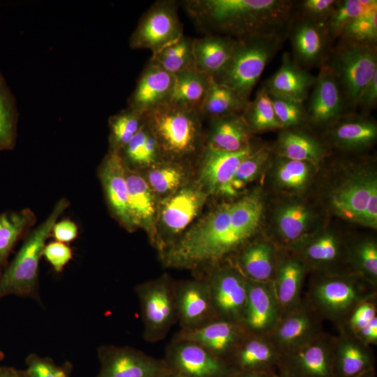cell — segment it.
Returning a JSON list of instances; mask_svg holds the SVG:
<instances>
[{"mask_svg": "<svg viewBox=\"0 0 377 377\" xmlns=\"http://www.w3.org/2000/svg\"><path fill=\"white\" fill-rule=\"evenodd\" d=\"M290 0H186L181 4L199 31L239 40L287 33Z\"/></svg>", "mask_w": 377, "mask_h": 377, "instance_id": "cell-1", "label": "cell"}, {"mask_svg": "<svg viewBox=\"0 0 377 377\" xmlns=\"http://www.w3.org/2000/svg\"><path fill=\"white\" fill-rule=\"evenodd\" d=\"M375 296L377 285L356 273H312L303 299L323 320L339 330L359 304Z\"/></svg>", "mask_w": 377, "mask_h": 377, "instance_id": "cell-2", "label": "cell"}, {"mask_svg": "<svg viewBox=\"0 0 377 377\" xmlns=\"http://www.w3.org/2000/svg\"><path fill=\"white\" fill-rule=\"evenodd\" d=\"M155 136L163 161L179 162L205 146L200 112L171 103L144 116Z\"/></svg>", "mask_w": 377, "mask_h": 377, "instance_id": "cell-3", "label": "cell"}, {"mask_svg": "<svg viewBox=\"0 0 377 377\" xmlns=\"http://www.w3.org/2000/svg\"><path fill=\"white\" fill-rule=\"evenodd\" d=\"M69 206L66 198L59 200L45 220L24 237L20 250L0 276V300L14 295L39 300V263L43 249L53 226Z\"/></svg>", "mask_w": 377, "mask_h": 377, "instance_id": "cell-4", "label": "cell"}, {"mask_svg": "<svg viewBox=\"0 0 377 377\" xmlns=\"http://www.w3.org/2000/svg\"><path fill=\"white\" fill-rule=\"evenodd\" d=\"M287 33L236 40L232 53L212 80L230 87L247 100L267 64L281 48Z\"/></svg>", "mask_w": 377, "mask_h": 377, "instance_id": "cell-5", "label": "cell"}, {"mask_svg": "<svg viewBox=\"0 0 377 377\" xmlns=\"http://www.w3.org/2000/svg\"><path fill=\"white\" fill-rule=\"evenodd\" d=\"M326 63L341 90L346 114L353 112L362 90L377 73V45L339 40Z\"/></svg>", "mask_w": 377, "mask_h": 377, "instance_id": "cell-6", "label": "cell"}, {"mask_svg": "<svg viewBox=\"0 0 377 377\" xmlns=\"http://www.w3.org/2000/svg\"><path fill=\"white\" fill-rule=\"evenodd\" d=\"M134 290L140 302L144 339L149 343L162 341L177 321L175 281L164 274L138 284Z\"/></svg>", "mask_w": 377, "mask_h": 377, "instance_id": "cell-7", "label": "cell"}, {"mask_svg": "<svg viewBox=\"0 0 377 377\" xmlns=\"http://www.w3.org/2000/svg\"><path fill=\"white\" fill-rule=\"evenodd\" d=\"M178 5L174 0L155 1L142 14L132 33L131 48L149 50L154 54L182 37L184 28Z\"/></svg>", "mask_w": 377, "mask_h": 377, "instance_id": "cell-8", "label": "cell"}, {"mask_svg": "<svg viewBox=\"0 0 377 377\" xmlns=\"http://www.w3.org/2000/svg\"><path fill=\"white\" fill-rule=\"evenodd\" d=\"M207 281L219 319L242 323L247 301L246 279L230 262L209 267Z\"/></svg>", "mask_w": 377, "mask_h": 377, "instance_id": "cell-9", "label": "cell"}, {"mask_svg": "<svg viewBox=\"0 0 377 377\" xmlns=\"http://www.w3.org/2000/svg\"><path fill=\"white\" fill-rule=\"evenodd\" d=\"M348 244L334 232L324 231L306 236L289 249L302 259L312 273L343 274L354 273L349 260Z\"/></svg>", "mask_w": 377, "mask_h": 377, "instance_id": "cell-10", "label": "cell"}, {"mask_svg": "<svg viewBox=\"0 0 377 377\" xmlns=\"http://www.w3.org/2000/svg\"><path fill=\"white\" fill-rule=\"evenodd\" d=\"M170 371L181 377H235L238 373L200 345L172 339L163 357Z\"/></svg>", "mask_w": 377, "mask_h": 377, "instance_id": "cell-11", "label": "cell"}, {"mask_svg": "<svg viewBox=\"0 0 377 377\" xmlns=\"http://www.w3.org/2000/svg\"><path fill=\"white\" fill-rule=\"evenodd\" d=\"M97 357L100 369L96 377H159L170 372L163 358L131 346L102 345Z\"/></svg>", "mask_w": 377, "mask_h": 377, "instance_id": "cell-12", "label": "cell"}, {"mask_svg": "<svg viewBox=\"0 0 377 377\" xmlns=\"http://www.w3.org/2000/svg\"><path fill=\"white\" fill-rule=\"evenodd\" d=\"M334 344L335 337L325 332L304 346L282 353L277 371L289 377H336Z\"/></svg>", "mask_w": 377, "mask_h": 377, "instance_id": "cell-13", "label": "cell"}, {"mask_svg": "<svg viewBox=\"0 0 377 377\" xmlns=\"http://www.w3.org/2000/svg\"><path fill=\"white\" fill-rule=\"evenodd\" d=\"M177 320L181 330L193 331L219 319L205 278L175 281Z\"/></svg>", "mask_w": 377, "mask_h": 377, "instance_id": "cell-14", "label": "cell"}, {"mask_svg": "<svg viewBox=\"0 0 377 377\" xmlns=\"http://www.w3.org/2000/svg\"><path fill=\"white\" fill-rule=\"evenodd\" d=\"M287 36L291 42L293 59L303 69L320 67L327 61L332 40L324 23L293 13Z\"/></svg>", "mask_w": 377, "mask_h": 377, "instance_id": "cell-15", "label": "cell"}, {"mask_svg": "<svg viewBox=\"0 0 377 377\" xmlns=\"http://www.w3.org/2000/svg\"><path fill=\"white\" fill-rule=\"evenodd\" d=\"M323 321L302 297L296 307L281 316L269 336L281 354L290 353L325 332Z\"/></svg>", "mask_w": 377, "mask_h": 377, "instance_id": "cell-16", "label": "cell"}, {"mask_svg": "<svg viewBox=\"0 0 377 377\" xmlns=\"http://www.w3.org/2000/svg\"><path fill=\"white\" fill-rule=\"evenodd\" d=\"M308 122L319 126L331 128L346 114L343 96L337 78L327 64L320 66L315 84L305 107Z\"/></svg>", "mask_w": 377, "mask_h": 377, "instance_id": "cell-17", "label": "cell"}, {"mask_svg": "<svg viewBox=\"0 0 377 377\" xmlns=\"http://www.w3.org/2000/svg\"><path fill=\"white\" fill-rule=\"evenodd\" d=\"M98 174L111 214L127 230L133 231L136 226L128 205L125 165L119 154L108 151Z\"/></svg>", "mask_w": 377, "mask_h": 377, "instance_id": "cell-18", "label": "cell"}, {"mask_svg": "<svg viewBox=\"0 0 377 377\" xmlns=\"http://www.w3.org/2000/svg\"><path fill=\"white\" fill-rule=\"evenodd\" d=\"M207 195L199 185H189L165 198L159 213L163 230L168 237L164 250L171 244L172 237L182 232L198 214Z\"/></svg>", "mask_w": 377, "mask_h": 377, "instance_id": "cell-19", "label": "cell"}, {"mask_svg": "<svg viewBox=\"0 0 377 377\" xmlns=\"http://www.w3.org/2000/svg\"><path fill=\"white\" fill-rule=\"evenodd\" d=\"M247 301L242 324L253 334L269 335L282 316L272 282L246 279Z\"/></svg>", "mask_w": 377, "mask_h": 377, "instance_id": "cell-20", "label": "cell"}, {"mask_svg": "<svg viewBox=\"0 0 377 377\" xmlns=\"http://www.w3.org/2000/svg\"><path fill=\"white\" fill-rule=\"evenodd\" d=\"M174 84L175 75L149 59L128 98V107L145 116L170 102Z\"/></svg>", "mask_w": 377, "mask_h": 377, "instance_id": "cell-21", "label": "cell"}, {"mask_svg": "<svg viewBox=\"0 0 377 377\" xmlns=\"http://www.w3.org/2000/svg\"><path fill=\"white\" fill-rule=\"evenodd\" d=\"M249 334L240 323L218 319L195 330H180L172 339L196 343L216 357L228 362Z\"/></svg>", "mask_w": 377, "mask_h": 377, "instance_id": "cell-22", "label": "cell"}, {"mask_svg": "<svg viewBox=\"0 0 377 377\" xmlns=\"http://www.w3.org/2000/svg\"><path fill=\"white\" fill-rule=\"evenodd\" d=\"M260 147L251 143L242 150L229 152L205 145L201 151L198 185L207 194H222L241 161Z\"/></svg>", "mask_w": 377, "mask_h": 377, "instance_id": "cell-23", "label": "cell"}, {"mask_svg": "<svg viewBox=\"0 0 377 377\" xmlns=\"http://www.w3.org/2000/svg\"><path fill=\"white\" fill-rule=\"evenodd\" d=\"M309 272L305 263L292 249H279L272 283L282 316L301 302L304 281Z\"/></svg>", "mask_w": 377, "mask_h": 377, "instance_id": "cell-24", "label": "cell"}, {"mask_svg": "<svg viewBox=\"0 0 377 377\" xmlns=\"http://www.w3.org/2000/svg\"><path fill=\"white\" fill-rule=\"evenodd\" d=\"M281 355L269 335L249 333L228 362L237 372L277 371Z\"/></svg>", "mask_w": 377, "mask_h": 377, "instance_id": "cell-25", "label": "cell"}, {"mask_svg": "<svg viewBox=\"0 0 377 377\" xmlns=\"http://www.w3.org/2000/svg\"><path fill=\"white\" fill-rule=\"evenodd\" d=\"M279 248L265 239L249 241L234 254L230 262L247 279L272 282Z\"/></svg>", "mask_w": 377, "mask_h": 377, "instance_id": "cell-26", "label": "cell"}, {"mask_svg": "<svg viewBox=\"0 0 377 377\" xmlns=\"http://www.w3.org/2000/svg\"><path fill=\"white\" fill-rule=\"evenodd\" d=\"M375 179L374 175L360 174L339 186L330 198V207L334 213L345 220L362 225Z\"/></svg>", "mask_w": 377, "mask_h": 377, "instance_id": "cell-27", "label": "cell"}, {"mask_svg": "<svg viewBox=\"0 0 377 377\" xmlns=\"http://www.w3.org/2000/svg\"><path fill=\"white\" fill-rule=\"evenodd\" d=\"M316 77L298 66L288 52L278 70L262 85L271 95L303 103L309 97Z\"/></svg>", "mask_w": 377, "mask_h": 377, "instance_id": "cell-28", "label": "cell"}, {"mask_svg": "<svg viewBox=\"0 0 377 377\" xmlns=\"http://www.w3.org/2000/svg\"><path fill=\"white\" fill-rule=\"evenodd\" d=\"M125 165V164H124ZM128 191V205L136 226L143 228L151 243L160 251L158 232L155 228L156 205L155 194L140 175L125 165Z\"/></svg>", "mask_w": 377, "mask_h": 377, "instance_id": "cell-29", "label": "cell"}, {"mask_svg": "<svg viewBox=\"0 0 377 377\" xmlns=\"http://www.w3.org/2000/svg\"><path fill=\"white\" fill-rule=\"evenodd\" d=\"M334 365L336 377H357L375 369V357L370 346L355 335L339 331L335 337Z\"/></svg>", "mask_w": 377, "mask_h": 377, "instance_id": "cell-30", "label": "cell"}, {"mask_svg": "<svg viewBox=\"0 0 377 377\" xmlns=\"http://www.w3.org/2000/svg\"><path fill=\"white\" fill-rule=\"evenodd\" d=\"M331 142L346 150L363 149L371 146L377 138V125L366 114H343L331 128Z\"/></svg>", "mask_w": 377, "mask_h": 377, "instance_id": "cell-31", "label": "cell"}, {"mask_svg": "<svg viewBox=\"0 0 377 377\" xmlns=\"http://www.w3.org/2000/svg\"><path fill=\"white\" fill-rule=\"evenodd\" d=\"M209 121L205 145L219 150L235 152L252 143V133L242 115H226Z\"/></svg>", "mask_w": 377, "mask_h": 377, "instance_id": "cell-32", "label": "cell"}, {"mask_svg": "<svg viewBox=\"0 0 377 377\" xmlns=\"http://www.w3.org/2000/svg\"><path fill=\"white\" fill-rule=\"evenodd\" d=\"M236 43L230 37L205 34L193 42L194 67L199 72L213 77L225 66Z\"/></svg>", "mask_w": 377, "mask_h": 377, "instance_id": "cell-33", "label": "cell"}, {"mask_svg": "<svg viewBox=\"0 0 377 377\" xmlns=\"http://www.w3.org/2000/svg\"><path fill=\"white\" fill-rule=\"evenodd\" d=\"M36 222V216L29 208L0 214V276L8 264V260L13 249Z\"/></svg>", "mask_w": 377, "mask_h": 377, "instance_id": "cell-34", "label": "cell"}, {"mask_svg": "<svg viewBox=\"0 0 377 377\" xmlns=\"http://www.w3.org/2000/svg\"><path fill=\"white\" fill-rule=\"evenodd\" d=\"M276 145L279 156L318 164L326 154L325 149L313 136L297 128L281 129Z\"/></svg>", "mask_w": 377, "mask_h": 377, "instance_id": "cell-35", "label": "cell"}, {"mask_svg": "<svg viewBox=\"0 0 377 377\" xmlns=\"http://www.w3.org/2000/svg\"><path fill=\"white\" fill-rule=\"evenodd\" d=\"M312 214L302 203L289 202L276 211L275 223L281 249H289L306 237Z\"/></svg>", "mask_w": 377, "mask_h": 377, "instance_id": "cell-36", "label": "cell"}, {"mask_svg": "<svg viewBox=\"0 0 377 377\" xmlns=\"http://www.w3.org/2000/svg\"><path fill=\"white\" fill-rule=\"evenodd\" d=\"M212 77L191 68L175 75L171 103L200 112Z\"/></svg>", "mask_w": 377, "mask_h": 377, "instance_id": "cell-37", "label": "cell"}, {"mask_svg": "<svg viewBox=\"0 0 377 377\" xmlns=\"http://www.w3.org/2000/svg\"><path fill=\"white\" fill-rule=\"evenodd\" d=\"M249 100L235 90L216 83L212 78L200 112L209 119L230 114L242 115Z\"/></svg>", "mask_w": 377, "mask_h": 377, "instance_id": "cell-38", "label": "cell"}, {"mask_svg": "<svg viewBox=\"0 0 377 377\" xmlns=\"http://www.w3.org/2000/svg\"><path fill=\"white\" fill-rule=\"evenodd\" d=\"M119 154L131 169L149 168L163 161L157 140L145 121Z\"/></svg>", "mask_w": 377, "mask_h": 377, "instance_id": "cell-39", "label": "cell"}, {"mask_svg": "<svg viewBox=\"0 0 377 377\" xmlns=\"http://www.w3.org/2000/svg\"><path fill=\"white\" fill-rule=\"evenodd\" d=\"M313 164L277 156L274 165V179L281 189L289 192L303 191L310 182Z\"/></svg>", "mask_w": 377, "mask_h": 377, "instance_id": "cell-40", "label": "cell"}, {"mask_svg": "<svg viewBox=\"0 0 377 377\" xmlns=\"http://www.w3.org/2000/svg\"><path fill=\"white\" fill-rule=\"evenodd\" d=\"M193 38L183 35L175 42L152 54L150 60L171 74L195 68Z\"/></svg>", "mask_w": 377, "mask_h": 377, "instance_id": "cell-41", "label": "cell"}, {"mask_svg": "<svg viewBox=\"0 0 377 377\" xmlns=\"http://www.w3.org/2000/svg\"><path fill=\"white\" fill-rule=\"evenodd\" d=\"M18 118L15 96L0 71V151L14 149Z\"/></svg>", "mask_w": 377, "mask_h": 377, "instance_id": "cell-42", "label": "cell"}, {"mask_svg": "<svg viewBox=\"0 0 377 377\" xmlns=\"http://www.w3.org/2000/svg\"><path fill=\"white\" fill-rule=\"evenodd\" d=\"M242 117L251 133L282 129L269 94L263 85L258 89L254 98L249 100Z\"/></svg>", "mask_w": 377, "mask_h": 377, "instance_id": "cell-43", "label": "cell"}, {"mask_svg": "<svg viewBox=\"0 0 377 377\" xmlns=\"http://www.w3.org/2000/svg\"><path fill=\"white\" fill-rule=\"evenodd\" d=\"M375 8L376 0H338L324 22L331 40L338 38L343 29L354 20Z\"/></svg>", "mask_w": 377, "mask_h": 377, "instance_id": "cell-44", "label": "cell"}, {"mask_svg": "<svg viewBox=\"0 0 377 377\" xmlns=\"http://www.w3.org/2000/svg\"><path fill=\"white\" fill-rule=\"evenodd\" d=\"M144 121V116L129 107L111 116L108 119L109 151L119 153L138 132Z\"/></svg>", "mask_w": 377, "mask_h": 377, "instance_id": "cell-45", "label": "cell"}, {"mask_svg": "<svg viewBox=\"0 0 377 377\" xmlns=\"http://www.w3.org/2000/svg\"><path fill=\"white\" fill-rule=\"evenodd\" d=\"M184 170L179 162L163 161L149 167L145 179L154 194L167 197L181 188L186 178Z\"/></svg>", "mask_w": 377, "mask_h": 377, "instance_id": "cell-46", "label": "cell"}, {"mask_svg": "<svg viewBox=\"0 0 377 377\" xmlns=\"http://www.w3.org/2000/svg\"><path fill=\"white\" fill-rule=\"evenodd\" d=\"M270 156V149L266 146H261L244 158L239 164L222 194L227 195L237 194L258 176L268 163Z\"/></svg>", "mask_w": 377, "mask_h": 377, "instance_id": "cell-47", "label": "cell"}, {"mask_svg": "<svg viewBox=\"0 0 377 377\" xmlns=\"http://www.w3.org/2000/svg\"><path fill=\"white\" fill-rule=\"evenodd\" d=\"M348 255L354 273L377 285V243L374 238L349 242Z\"/></svg>", "mask_w": 377, "mask_h": 377, "instance_id": "cell-48", "label": "cell"}, {"mask_svg": "<svg viewBox=\"0 0 377 377\" xmlns=\"http://www.w3.org/2000/svg\"><path fill=\"white\" fill-rule=\"evenodd\" d=\"M338 39L352 44L377 45V8L351 22L343 29Z\"/></svg>", "mask_w": 377, "mask_h": 377, "instance_id": "cell-49", "label": "cell"}, {"mask_svg": "<svg viewBox=\"0 0 377 377\" xmlns=\"http://www.w3.org/2000/svg\"><path fill=\"white\" fill-rule=\"evenodd\" d=\"M269 96L282 129L297 128L308 122L306 110L303 103L271 94Z\"/></svg>", "mask_w": 377, "mask_h": 377, "instance_id": "cell-50", "label": "cell"}, {"mask_svg": "<svg viewBox=\"0 0 377 377\" xmlns=\"http://www.w3.org/2000/svg\"><path fill=\"white\" fill-rule=\"evenodd\" d=\"M29 377H71L73 366L69 361L61 365L48 357L30 353L25 358Z\"/></svg>", "mask_w": 377, "mask_h": 377, "instance_id": "cell-51", "label": "cell"}, {"mask_svg": "<svg viewBox=\"0 0 377 377\" xmlns=\"http://www.w3.org/2000/svg\"><path fill=\"white\" fill-rule=\"evenodd\" d=\"M376 316L377 296H375L359 304L351 312L342 328L338 331H345L355 335Z\"/></svg>", "mask_w": 377, "mask_h": 377, "instance_id": "cell-52", "label": "cell"}, {"mask_svg": "<svg viewBox=\"0 0 377 377\" xmlns=\"http://www.w3.org/2000/svg\"><path fill=\"white\" fill-rule=\"evenodd\" d=\"M338 0H304L294 6L297 15L317 22L324 23L331 14Z\"/></svg>", "mask_w": 377, "mask_h": 377, "instance_id": "cell-53", "label": "cell"}, {"mask_svg": "<svg viewBox=\"0 0 377 377\" xmlns=\"http://www.w3.org/2000/svg\"><path fill=\"white\" fill-rule=\"evenodd\" d=\"M43 256L55 272L60 273L72 260L73 251L67 244L52 241L45 244Z\"/></svg>", "mask_w": 377, "mask_h": 377, "instance_id": "cell-54", "label": "cell"}, {"mask_svg": "<svg viewBox=\"0 0 377 377\" xmlns=\"http://www.w3.org/2000/svg\"><path fill=\"white\" fill-rule=\"evenodd\" d=\"M78 235V227L77 224L70 219L57 221L51 232V237L55 241L68 244L75 240Z\"/></svg>", "mask_w": 377, "mask_h": 377, "instance_id": "cell-55", "label": "cell"}, {"mask_svg": "<svg viewBox=\"0 0 377 377\" xmlns=\"http://www.w3.org/2000/svg\"><path fill=\"white\" fill-rule=\"evenodd\" d=\"M377 105V73L373 77L360 94L357 108L364 114H368Z\"/></svg>", "mask_w": 377, "mask_h": 377, "instance_id": "cell-56", "label": "cell"}, {"mask_svg": "<svg viewBox=\"0 0 377 377\" xmlns=\"http://www.w3.org/2000/svg\"><path fill=\"white\" fill-rule=\"evenodd\" d=\"M364 226L376 228L377 226V180L372 183L369 201L363 217L362 224Z\"/></svg>", "mask_w": 377, "mask_h": 377, "instance_id": "cell-57", "label": "cell"}, {"mask_svg": "<svg viewBox=\"0 0 377 377\" xmlns=\"http://www.w3.org/2000/svg\"><path fill=\"white\" fill-rule=\"evenodd\" d=\"M355 336L368 346L377 344V316L365 325Z\"/></svg>", "mask_w": 377, "mask_h": 377, "instance_id": "cell-58", "label": "cell"}, {"mask_svg": "<svg viewBox=\"0 0 377 377\" xmlns=\"http://www.w3.org/2000/svg\"><path fill=\"white\" fill-rule=\"evenodd\" d=\"M0 377H29L25 369L0 366Z\"/></svg>", "mask_w": 377, "mask_h": 377, "instance_id": "cell-59", "label": "cell"}, {"mask_svg": "<svg viewBox=\"0 0 377 377\" xmlns=\"http://www.w3.org/2000/svg\"><path fill=\"white\" fill-rule=\"evenodd\" d=\"M235 377H278V372H238Z\"/></svg>", "mask_w": 377, "mask_h": 377, "instance_id": "cell-60", "label": "cell"}, {"mask_svg": "<svg viewBox=\"0 0 377 377\" xmlns=\"http://www.w3.org/2000/svg\"><path fill=\"white\" fill-rule=\"evenodd\" d=\"M357 377H376L375 369H372L369 371H367Z\"/></svg>", "mask_w": 377, "mask_h": 377, "instance_id": "cell-61", "label": "cell"}, {"mask_svg": "<svg viewBox=\"0 0 377 377\" xmlns=\"http://www.w3.org/2000/svg\"><path fill=\"white\" fill-rule=\"evenodd\" d=\"M159 377H181L175 374H173L172 373L171 371L168 374H166L165 375H163L161 376H159Z\"/></svg>", "mask_w": 377, "mask_h": 377, "instance_id": "cell-62", "label": "cell"}, {"mask_svg": "<svg viewBox=\"0 0 377 377\" xmlns=\"http://www.w3.org/2000/svg\"><path fill=\"white\" fill-rule=\"evenodd\" d=\"M277 372H278V377H289L283 373L279 372V371Z\"/></svg>", "mask_w": 377, "mask_h": 377, "instance_id": "cell-63", "label": "cell"}, {"mask_svg": "<svg viewBox=\"0 0 377 377\" xmlns=\"http://www.w3.org/2000/svg\"><path fill=\"white\" fill-rule=\"evenodd\" d=\"M4 358V354L2 351L0 350V362Z\"/></svg>", "mask_w": 377, "mask_h": 377, "instance_id": "cell-64", "label": "cell"}]
</instances>
